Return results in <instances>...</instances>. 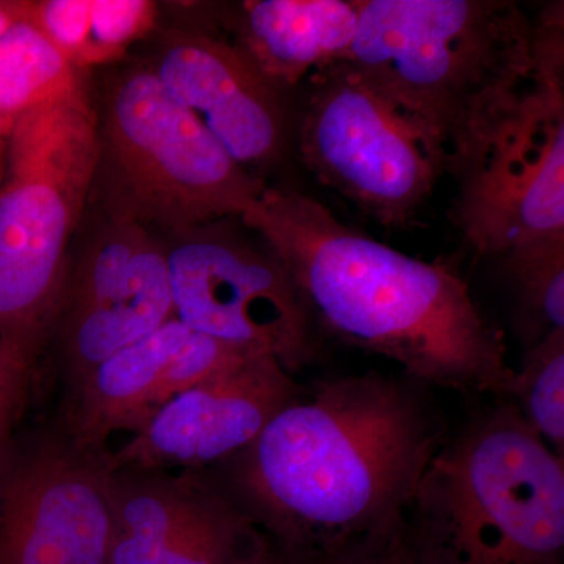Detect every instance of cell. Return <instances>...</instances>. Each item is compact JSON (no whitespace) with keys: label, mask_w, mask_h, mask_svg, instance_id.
<instances>
[{"label":"cell","mask_w":564,"mask_h":564,"mask_svg":"<svg viewBox=\"0 0 564 564\" xmlns=\"http://www.w3.org/2000/svg\"><path fill=\"white\" fill-rule=\"evenodd\" d=\"M429 389L375 372L323 381L206 470L274 547L362 563L404 532L447 440Z\"/></svg>","instance_id":"obj_1"},{"label":"cell","mask_w":564,"mask_h":564,"mask_svg":"<svg viewBox=\"0 0 564 564\" xmlns=\"http://www.w3.org/2000/svg\"><path fill=\"white\" fill-rule=\"evenodd\" d=\"M144 63L245 169L254 173L281 158L288 137L282 91L223 33H163Z\"/></svg>","instance_id":"obj_15"},{"label":"cell","mask_w":564,"mask_h":564,"mask_svg":"<svg viewBox=\"0 0 564 564\" xmlns=\"http://www.w3.org/2000/svg\"><path fill=\"white\" fill-rule=\"evenodd\" d=\"M174 314L193 332L295 373L317 355L310 306L276 254L240 218L162 237Z\"/></svg>","instance_id":"obj_9"},{"label":"cell","mask_w":564,"mask_h":564,"mask_svg":"<svg viewBox=\"0 0 564 564\" xmlns=\"http://www.w3.org/2000/svg\"><path fill=\"white\" fill-rule=\"evenodd\" d=\"M358 13L356 0H248L225 9L218 24L282 91L347 61Z\"/></svg>","instance_id":"obj_16"},{"label":"cell","mask_w":564,"mask_h":564,"mask_svg":"<svg viewBox=\"0 0 564 564\" xmlns=\"http://www.w3.org/2000/svg\"><path fill=\"white\" fill-rule=\"evenodd\" d=\"M263 564H361L348 562V560L332 558L317 554H307V552L284 551V549L274 547L269 560Z\"/></svg>","instance_id":"obj_23"},{"label":"cell","mask_w":564,"mask_h":564,"mask_svg":"<svg viewBox=\"0 0 564 564\" xmlns=\"http://www.w3.org/2000/svg\"><path fill=\"white\" fill-rule=\"evenodd\" d=\"M361 564H425L404 532L367 556Z\"/></svg>","instance_id":"obj_22"},{"label":"cell","mask_w":564,"mask_h":564,"mask_svg":"<svg viewBox=\"0 0 564 564\" xmlns=\"http://www.w3.org/2000/svg\"><path fill=\"white\" fill-rule=\"evenodd\" d=\"M265 188L162 87L147 63L111 82L98 109L90 196L101 217L172 236L242 217Z\"/></svg>","instance_id":"obj_6"},{"label":"cell","mask_w":564,"mask_h":564,"mask_svg":"<svg viewBox=\"0 0 564 564\" xmlns=\"http://www.w3.org/2000/svg\"><path fill=\"white\" fill-rule=\"evenodd\" d=\"M172 318L176 314L162 237L101 217L84 247L70 251L52 337L66 393Z\"/></svg>","instance_id":"obj_11"},{"label":"cell","mask_w":564,"mask_h":564,"mask_svg":"<svg viewBox=\"0 0 564 564\" xmlns=\"http://www.w3.org/2000/svg\"><path fill=\"white\" fill-rule=\"evenodd\" d=\"M107 452L84 451L58 421L13 441L0 462V564H111Z\"/></svg>","instance_id":"obj_10"},{"label":"cell","mask_w":564,"mask_h":564,"mask_svg":"<svg viewBox=\"0 0 564 564\" xmlns=\"http://www.w3.org/2000/svg\"><path fill=\"white\" fill-rule=\"evenodd\" d=\"M11 124H13V120L0 117V184H2L3 174H6L7 144H9Z\"/></svg>","instance_id":"obj_25"},{"label":"cell","mask_w":564,"mask_h":564,"mask_svg":"<svg viewBox=\"0 0 564 564\" xmlns=\"http://www.w3.org/2000/svg\"><path fill=\"white\" fill-rule=\"evenodd\" d=\"M84 70L73 63L24 13L0 35V117L14 118L73 90Z\"/></svg>","instance_id":"obj_17"},{"label":"cell","mask_w":564,"mask_h":564,"mask_svg":"<svg viewBox=\"0 0 564 564\" xmlns=\"http://www.w3.org/2000/svg\"><path fill=\"white\" fill-rule=\"evenodd\" d=\"M563 39L558 20L532 87L455 173L454 221L485 258L564 239Z\"/></svg>","instance_id":"obj_8"},{"label":"cell","mask_w":564,"mask_h":564,"mask_svg":"<svg viewBox=\"0 0 564 564\" xmlns=\"http://www.w3.org/2000/svg\"><path fill=\"white\" fill-rule=\"evenodd\" d=\"M503 399L564 458V332L549 333L530 345Z\"/></svg>","instance_id":"obj_18"},{"label":"cell","mask_w":564,"mask_h":564,"mask_svg":"<svg viewBox=\"0 0 564 564\" xmlns=\"http://www.w3.org/2000/svg\"><path fill=\"white\" fill-rule=\"evenodd\" d=\"M20 14V0H0V35Z\"/></svg>","instance_id":"obj_24"},{"label":"cell","mask_w":564,"mask_h":564,"mask_svg":"<svg viewBox=\"0 0 564 564\" xmlns=\"http://www.w3.org/2000/svg\"><path fill=\"white\" fill-rule=\"evenodd\" d=\"M32 381L0 345V462L17 440V426L24 414Z\"/></svg>","instance_id":"obj_21"},{"label":"cell","mask_w":564,"mask_h":564,"mask_svg":"<svg viewBox=\"0 0 564 564\" xmlns=\"http://www.w3.org/2000/svg\"><path fill=\"white\" fill-rule=\"evenodd\" d=\"M303 391L270 356H251L162 406L118 451V470H206L245 451Z\"/></svg>","instance_id":"obj_13"},{"label":"cell","mask_w":564,"mask_h":564,"mask_svg":"<svg viewBox=\"0 0 564 564\" xmlns=\"http://www.w3.org/2000/svg\"><path fill=\"white\" fill-rule=\"evenodd\" d=\"M240 221L291 273L317 326L426 388L503 399L514 372L503 334L447 267L364 236L295 191L267 187Z\"/></svg>","instance_id":"obj_2"},{"label":"cell","mask_w":564,"mask_h":564,"mask_svg":"<svg viewBox=\"0 0 564 564\" xmlns=\"http://www.w3.org/2000/svg\"><path fill=\"white\" fill-rule=\"evenodd\" d=\"M500 261L532 318V344L549 333L564 332V239L518 248Z\"/></svg>","instance_id":"obj_19"},{"label":"cell","mask_w":564,"mask_h":564,"mask_svg":"<svg viewBox=\"0 0 564 564\" xmlns=\"http://www.w3.org/2000/svg\"><path fill=\"white\" fill-rule=\"evenodd\" d=\"M177 318L111 356L73 392L58 422L80 448L109 451L117 432L137 433L170 400L251 358Z\"/></svg>","instance_id":"obj_14"},{"label":"cell","mask_w":564,"mask_h":564,"mask_svg":"<svg viewBox=\"0 0 564 564\" xmlns=\"http://www.w3.org/2000/svg\"><path fill=\"white\" fill-rule=\"evenodd\" d=\"M151 0H91L87 50L82 70L118 61L158 24Z\"/></svg>","instance_id":"obj_20"},{"label":"cell","mask_w":564,"mask_h":564,"mask_svg":"<svg viewBox=\"0 0 564 564\" xmlns=\"http://www.w3.org/2000/svg\"><path fill=\"white\" fill-rule=\"evenodd\" d=\"M111 564H263L273 543L209 470L110 473Z\"/></svg>","instance_id":"obj_12"},{"label":"cell","mask_w":564,"mask_h":564,"mask_svg":"<svg viewBox=\"0 0 564 564\" xmlns=\"http://www.w3.org/2000/svg\"><path fill=\"white\" fill-rule=\"evenodd\" d=\"M404 534L425 564H563L564 458L499 400L448 434Z\"/></svg>","instance_id":"obj_4"},{"label":"cell","mask_w":564,"mask_h":564,"mask_svg":"<svg viewBox=\"0 0 564 564\" xmlns=\"http://www.w3.org/2000/svg\"><path fill=\"white\" fill-rule=\"evenodd\" d=\"M98 109L82 80L14 118L0 184V345L35 377L90 207Z\"/></svg>","instance_id":"obj_5"},{"label":"cell","mask_w":564,"mask_h":564,"mask_svg":"<svg viewBox=\"0 0 564 564\" xmlns=\"http://www.w3.org/2000/svg\"><path fill=\"white\" fill-rule=\"evenodd\" d=\"M306 82L299 135L304 165L383 225L410 221L451 172L443 143L348 63Z\"/></svg>","instance_id":"obj_7"},{"label":"cell","mask_w":564,"mask_h":564,"mask_svg":"<svg viewBox=\"0 0 564 564\" xmlns=\"http://www.w3.org/2000/svg\"><path fill=\"white\" fill-rule=\"evenodd\" d=\"M347 61L443 143L451 172L532 87L563 9L533 21L510 0H358Z\"/></svg>","instance_id":"obj_3"}]
</instances>
